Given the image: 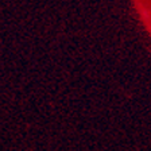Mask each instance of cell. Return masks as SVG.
Listing matches in <instances>:
<instances>
[{
	"label": "cell",
	"instance_id": "6da1fadb",
	"mask_svg": "<svg viewBox=\"0 0 151 151\" xmlns=\"http://www.w3.org/2000/svg\"><path fill=\"white\" fill-rule=\"evenodd\" d=\"M134 6L142 23L151 35V0H134Z\"/></svg>",
	"mask_w": 151,
	"mask_h": 151
}]
</instances>
